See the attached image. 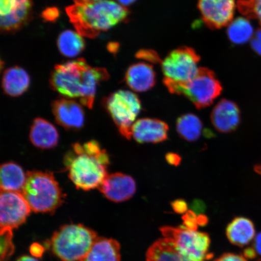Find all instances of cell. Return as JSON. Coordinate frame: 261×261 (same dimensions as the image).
Returning a JSON list of instances; mask_svg holds the SVG:
<instances>
[{
  "label": "cell",
  "mask_w": 261,
  "mask_h": 261,
  "mask_svg": "<svg viewBox=\"0 0 261 261\" xmlns=\"http://www.w3.org/2000/svg\"><path fill=\"white\" fill-rule=\"evenodd\" d=\"M52 110L57 122L67 129L78 130L83 128L85 122V113L79 103L71 99L55 100Z\"/></svg>",
  "instance_id": "obj_14"
},
{
  "label": "cell",
  "mask_w": 261,
  "mask_h": 261,
  "mask_svg": "<svg viewBox=\"0 0 261 261\" xmlns=\"http://www.w3.org/2000/svg\"><path fill=\"white\" fill-rule=\"evenodd\" d=\"M58 46L64 56L73 58L77 56L85 47V42L79 33L67 30L59 36Z\"/></svg>",
  "instance_id": "obj_24"
},
{
  "label": "cell",
  "mask_w": 261,
  "mask_h": 261,
  "mask_svg": "<svg viewBox=\"0 0 261 261\" xmlns=\"http://www.w3.org/2000/svg\"><path fill=\"white\" fill-rule=\"evenodd\" d=\"M155 73L152 65L146 63L133 64L126 71L127 85L136 92H145L155 84Z\"/></svg>",
  "instance_id": "obj_16"
},
{
  "label": "cell",
  "mask_w": 261,
  "mask_h": 261,
  "mask_svg": "<svg viewBox=\"0 0 261 261\" xmlns=\"http://www.w3.org/2000/svg\"><path fill=\"white\" fill-rule=\"evenodd\" d=\"M254 250L256 254L261 256V232L257 234L255 240H254Z\"/></svg>",
  "instance_id": "obj_38"
},
{
  "label": "cell",
  "mask_w": 261,
  "mask_h": 261,
  "mask_svg": "<svg viewBox=\"0 0 261 261\" xmlns=\"http://www.w3.org/2000/svg\"><path fill=\"white\" fill-rule=\"evenodd\" d=\"M227 35L232 43L245 44L252 40L254 35L253 28L247 18L239 17L228 25Z\"/></svg>",
  "instance_id": "obj_25"
},
{
  "label": "cell",
  "mask_w": 261,
  "mask_h": 261,
  "mask_svg": "<svg viewBox=\"0 0 261 261\" xmlns=\"http://www.w3.org/2000/svg\"><path fill=\"white\" fill-rule=\"evenodd\" d=\"M31 211V208L20 192L1 191V230H13L18 228L25 223Z\"/></svg>",
  "instance_id": "obj_10"
},
{
  "label": "cell",
  "mask_w": 261,
  "mask_h": 261,
  "mask_svg": "<svg viewBox=\"0 0 261 261\" xmlns=\"http://www.w3.org/2000/svg\"><path fill=\"white\" fill-rule=\"evenodd\" d=\"M176 130L179 137L188 142L197 141L203 133V124L194 114L188 113L179 117Z\"/></svg>",
  "instance_id": "obj_23"
},
{
  "label": "cell",
  "mask_w": 261,
  "mask_h": 261,
  "mask_svg": "<svg viewBox=\"0 0 261 261\" xmlns=\"http://www.w3.org/2000/svg\"><path fill=\"white\" fill-rule=\"evenodd\" d=\"M215 261H247L246 257L234 253H225Z\"/></svg>",
  "instance_id": "obj_36"
},
{
  "label": "cell",
  "mask_w": 261,
  "mask_h": 261,
  "mask_svg": "<svg viewBox=\"0 0 261 261\" xmlns=\"http://www.w3.org/2000/svg\"><path fill=\"white\" fill-rule=\"evenodd\" d=\"M87 1H89V2H96V1H99V0H87Z\"/></svg>",
  "instance_id": "obj_44"
},
{
  "label": "cell",
  "mask_w": 261,
  "mask_h": 261,
  "mask_svg": "<svg viewBox=\"0 0 261 261\" xmlns=\"http://www.w3.org/2000/svg\"><path fill=\"white\" fill-rule=\"evenodd\" d=\"M30 77L21 67H15L6 70L3 75V89L6 94L12 97L21 95L28 89Z\"/></svg>",
  "instance_id": "obj_21"
},
{
  "label": "cell",
  "mask_w": 261,
  "mask_h": 261,
  "mask_svg": "<svg viewBox=\"0 0 261 261\" xmlns=\"http://www.w3.org/2000/svg\"><path fill=\"white\" fill-rule=\"evenodd\" d=\"M146 261H191L182 256L165 238L156 241L146 254Z\"/></svg>",
  "instance_id": "obj_22"
},
{
  "label": "cell",
  "mask_w": 261,
  "mask_h": 261,
  "mask_svg": "<svg viewBox=\"0 0 261 261\" xmlns=\"http://www.w3.org/2000/svg\"><path fill=\"white\" fill-rule=\"evenodd\" d=\"M105 107L124 138L132 137V127L142 110L141 102L135 93L119 90L106 98Z\"/></svg>",
  "instance_id": "obj_8"
},
{
  "label": "cell",
  "mask_w": 261,
  "mask_h": 261,
  "mask_svg": "<svg viewBox=\"0 0 261 261\" xmlns=\"http://www.w3.org/2000/svg\"><path fill=\"white\" fill-rule=\"evenodd\" d=\"M257 261H261V259L259 260H257Z\"/></svg>",
  "instance_id": "obj_45"
},
{
  "label": "cell",
  "mask_w": 261,
  "mask_h": 261,
  "mask_svg": "<svg viewBox=\"0 0 261 261\" xmlns=\"http://www.w3.org/2000/svg\"><path fill=\"white\" fill-rule=\"evenodd\" d=\"M59 15H60V12H59L58 9L55 8H47L42 13V17H43L45 20L48 21L56 20Z\"/></svg>",
  "instance_id": "obj_35"
},
{
  "label": "cell",
  "mask_w": 261,
  "mask_h": 261,
  "mask_svg": "<svg viewBox=\"0 0 261 261\" xmlns=\"http://www.w3.org/2000/svg\"><path fill=\"white\" fill-rule=\"evenodd\" d=\"M212 125L218 132H234L241 123V112L237 104L227 99H221L211 114Z\"/></svg>",
  "instance_id": "obj_13"
},
{
  "label": "cell",
  "mask_w": 261,
  "mask_h": 261,
  "mask_svg": "<svg viewBox=\"0 0 261 261\" xmlns=\"http://www.w3.org/2000/svg\"><path fill=\"white\" fill-rule=\"evenodd\" d=\"M165 159L168 164L172 166H178L180 165L181 162L180 155L174 152L168 153L165 155Z\"/></svg>",
  "instance_id": "obj_37"
},
{
  "label": "cell",
  "mask_w": 261,
  "mask_h": 261,
  "mask_svg": "<svg viewBox=\"0 0 261 261\" xmlns=\"http://www.w3.org/2000/svg\"><path fill=\"white\" fill-rule=\"evenodd\" d=\"M256 256L255 251L253 248H248L244 252V256L246 258L253 259Z\"/></svg>",
  "instance_id": "obj_39"
},
{
  "label": "cell",
  "mask_w": 261,
  "mask_h": 261,
  "mask_svg": "<svg viewBox=\"0 0 261 261\" xmlns=\"http://www.w3.org/2000/svg\"><path fill=\"white\" fill-rule=\"evenodd\" d=\"M97 237L95 231L83 224H66L55 231L47 243L61 261H81Z\"/></svg>",
  "instance_id": "obj_4"
},
{
  "label": "cell",
  "mask_w": 261,
  "mask_h": 261,
  "mask_svg": "<svg viewBox=\"0 0 261 261\" xmlns=\"http://www.w3.org/2000/svg\"><path fill=\"white\" fill-rule=\"evenodd\" d=\"M254 171H255L257 174L261 175V165H257L254 167Z\"/></svg>",
  "instance_id": "obj_43"
},
{
  "label": "cell",
  "mask_w": 261,
  "mask_h": 261,
  "mask_svg": "<svg viewBox=\"0 0 261 261\" xmlns=\"http://www.w3.org/2000/svg\"><path fill=\"white\" fill-rule=\"evenodd\" d=\"M200 57L194 49L181 47L172 51L162 63L164 79L174 82H187L198 70Z\"/></svg>",
  "instance_id": "obj_9"
},
{
  "label": "cell",
  "mask_w": 261,
  "mask_h": 261,
  "mask_svg": "<svg viewBox=\"0 0 261 261\" xmlns=\"http://www.w3.org/2000/svg\"><path fill=\"white\" fill-rule=\"evenodd\" d=\"M32 3L6 16H1L2 30L12 32L18 30L29 21L31 15Z\"/></svg>",
  "instance_id": "obj_26"
},
{
  "label": "cell",
  "mask_w": 261,
  "mask_h": 261,
  "mask_svg": "<svg viewBox=\"0 0 261 261\" xmlns=\"http://www.w3.org/2000/svg\"><path fill=\"white\" fill-rule=\"evenodd\" d=\"M226 236L231 244L239 247L249 244L255 236L253 222L247 218L237 217L226 228Z\"/></svg>",
  "instance_id": "obj_19"
},
{
  "label": "cell",
  "mask_w": 261,
  "mask_h": 261,
  "mask_svg": "<svg viewBox=\"0 0 261 261\" xmlns=\"http://www.w3.org/2000/svg\"><path fill=\"white\" fill-rule=\"evenodd\" d=\"M29 251L33 257L35 258H41L44 253L45 248L40 244L34 243L29 248Z\"/></svg>",
  "instance_id": "obj_34"
},
{
  "label": "cell",
  "mask_w": 261,
  "mask_h": 261,
  "mask_svg": "<svg viewBox=\"0 0 261 261\" xmlns=\"http://www.w3.org/2000/svg\"><path fill=\"white\" fill-rule=\"evenodd\" d=\"M12 231L0 230V261H8L15 252Z\"/></svg>",
  "instance_id": "obj_28"
},
{
  "label": "cell",
  "mask_w": 261,
  "mask_h": 261,
  "mask_svg": "<svg viewBox=\"0 0 261 261\" xmlns=\"http://www.w3.org/2000/svg\"><path fill=\"white\" fill-rule=\"evenodd\" d=\"M172 210L177 214H184L188 211V204L184 199H177L171 203Z\"/></svg>",
  "instance_id": "obj_32"
},
{
  "label": "cell",
  "mask_w": 261,
  "mask_h": 261,
  "mask_svg": "<svg viewBox=\"0 0 261 261\" xmlns=\"http://www.w3.org/2000/svg\"><path fill=\"white\" fill-rule=\"evenodd\" d=\"M136 0H117V3H119V4L123 6H129L130 5H132L133 3H135Z\"/></svg>",
  "instance_id": "obj_42"
},
{
  "label": "cell",
  "mask_w": 261,
  "mask_h": 261,
  "mask_svg": "<svg viewBox=\"0 0 261 261\" xmlns=\"http://www.w3.org/2000/svg\"><path fill=\"white\" fill-rule=\"evenodd\" d=\"M197 217L194 211H188L182 216L184 224L182 227L191 230H197L198 226Z\"/></svg>",
  "instance_id": "obj_30"
},
{
  "label": "cell",
  "mask_w": 261,
  "mask_h": 261,
  "mask_svg": "<svg viewBox=\"0 0 261 261\" xmlns=\"http://www.w3.org/2000/svg\"><path fill=\"white\" fill-rule=\"evenodd\" d=\"M237 7L245 18L254 19L261 25V0H238Z\"/></svg>",
  "instance_id": "obj_27"
},
{
  "label": "cell",
  "mask_w": 261,
  "mask_h": 261,
  "mask_svg": "<svg viewBox=\"0 0 261 261\" xmlns=\"http://www.w3.org/2000/svg\"><path fill=\"white\" fill-rule=\"evenodd\" d=\"M202 19L208 28L220 29L233 21L236 0H198Z\"/></svg>",
  "instance_id": "obj_11"
},
{
  "label": "cell",
  "mask_w": 261,
  "mask_h": 261,
  "mask_svg": "<svg viewBox=\"0 0 261 261\" xmlns=\"http://www.w3.org/2000/svg\"><path fill=\"white\" fill-rule=\"evenodd\" d=\"M197 221L198 226H205V224H207L208 223V218L205 215L200 214L197 217Z\"/></svg>",
  "instance_id": "obj_40"
},
{
  "label": "cell",
  "mask_w": 261,
  "mask_h": 261,
  "mask_svg": "<svg viewBox=\"0 0 261 261\" xmlns=\"http://www.w3.org/2000/svg\"><path fill=\"white\" fill-rule=\"evenodd\" d=\"M29 138L32 144L42 149L54 148L59 141V134L56 128L47 120L37 118L33 122Z\"/></svg>",
  "instance_id": "obj_17"
},
{
  "label": "cell",
  "mask_w": 261,
  "mask_h": 261,
  "mask_svg": "<svg viewBox=\"0 0 261 261\" xmlns=\"http://www.w3.org/2000/svg\"><path fill=\"white\" fill-rule=\"evenodd\" d=\"M109 200L120 203L129 200L136 192V182L132 177L122 173L108 174L99 188Z\"/></svg>",
  "instance_id": "obj_12"
},
{
  "label": "cell",
  "mask_w": 261,
  "mask_h": 261,
  "mask_svg": "<svg viewBox=\"0 0 261 261\" xmlns=\"http://www.w3.org/2000/svg\"><path fill=\"white\" fill-rule=\"evenodd\" d=\"M16 261H39L37 258L34 257H32L28 255H24L19 257V258Z\"/></svg>",
  "instance_id": "obj_41"
},
{
  "label": "cell",
  "mask_w": 261,
  "mask_h": 261,
  "mask_svg": "<svg viewBox=\"0 0 261 261\" xmlns=\"http://www.w3.org/2000/svg\"><path fill=\"white\" fill-rule=\"evenodd\" d=\"M66 11L77 32L90 38H96L101 32L125 20L129 15L125 6L113 0H74V4Z\"/></svg>",
  "instance_id": "obj_3"
},
{
  "label": "cell",
  "mask_w": 261,
  "mask_h": 261,
  "mask_svg": "<svg viewBox=\"0 0 261 261\" xmlns=\"http://www.w3.org/2000/svg\"><path fill=\"white\" fill-rule=\"evenodd\" d=\"M0 177L1 191L21 193L27 179V174L16 163L8 162L1 166Z\"/></svg>",
  "instance_id": "obj_20"
},
{
  "label": "cell",
  "mask_w": 261,
  "mask_h": 261,
  "mask_svg": "<svg viewBox=\"0 0 261 261\" xmlns=\"http://www.w3.org/2000/svg\"><path fill=\"white\" fill-rule=\"evenodd\" d=\"M68 177L77 189L99 188L108 175L110 158L96 140L74 143L64 158Z\"/></svg>",
  "instance_id": "obj_2"
},
{
  "label": "cell",
  "mask_w": 261,
  "mask_h": 261,
  "mask_svg": "<svg viewBox=\"0 0 261 261\" xmlns=\"http://www.w3.org/2000/svg\"><path fill=\"white\" fill-rule=\"evenodd\" d=\"M160 230L163 238L170 241L176 250L186 259L205 261L212 258V254L210 253L211 239L207 233L182 226H163Z\"/></svg>",
  "instance_id": "obj_7"
},
{
  "label": "cell",
  "mask_w": 261,
  "mask_h": 261,
  "mask_svg": "<svg viewBox=\"0 0 261 261\" xmlns=\"http://www.w3.org/2000/svg\"><path fill=\"white\" fill-rule=\"evenodd\" d=\"M21 194L36 213H53L63 202L60 186L48 172H28Z\"/></svg>",
  "instance_id": "obj_5"
},
{
  "label": "cell",
  "mask_w": 261,
  "mask_h": 261,
  "mask_svg": "<svg viewBox=\"0 0 261 261\" xmlns=\"http://www.w3.org/2000/svg\"><path fill=\"white\" fill-rule=\"evenodd\" d=\"M169 126L161 120L143 118L132 127V137L139 143H159L168 139Z\"/></svg>",
  "instance_id": "obj_15"
},
{
  "label": "cell",
  "mask_w": 261,
  "mask_h": 261,
  "mask_svg": "<svg viewBox=\"0 0 261 261\" xmlns=\"http://www.w3.org/2000/svg\"><path fill=\"white\" fill-rule=\"evenodd\" d=\"M163 83L169 92L187 97L198 110L211 106L223 90L214 71L204 67L199 68L188 81L179 83L164 79Z\"/></svg>",
  "instance_id": "obj_6"
},
{
  "label": "cell",
  "mask_w": 261,
  "mask_h": 261,
  "mask_svg": "<svg viewBox=\"0 0 261 261\" xmlns=\"http://www.w3.org/2000/svg\"><path fill=\"white\" fill-rule=\"evenodd\" d=\"M251 47L255 53L261 56V28L257 30L251 40Z\"/></svg>",
  "instance_id": "obj_33"
},
{
  "label": "cell",
  "mask_w": 261,
  "mask_h": 261,
  "mask_svg": "<svg viewBox=\"0 0 261 261\" xmlns=\"http://www.w3.org/2000/svg\"><path fill=\"white\" fill-rule=\"evenodd\" d=\"M31 3V0H0V16L7 15Z\"/></svg>",
  "instance_id": "obj_29"
},
{
  "label": "cell",
  "mask_w": 261,
  "mask_h": 261,
  "mask_svg": "<svg viewBox=\"0 0 261 261\" xmlns=\"http://www.w3.org/2000/svg\"><path fill=\"white\" fill-rule=\"evenodd\" d=\"M109 77L105 68L91 67L84 59H79L57 65L50 84L62 96L78 99L83 106L91 109L97 85Z\"/></svg>",
  "instance_id": "obj_1"
},
{
  "label": "cell",
  "mask_w": 261,
  "mask_h": 261,
  "mask_svg": "<svg viewBox=\"0 0 261 261\" xmlns=\"http://www.w3.org/2000/svg\"><path fill=\"white\" fill-rule=\"evenodd\" d=\"M81 261H121L120 245L113 238L97 237Z\"/></svg>",
  "instance_id": "obj_18"
},
{
  "label": "cell",
  "mask_w": 261,
  "mask_h": 261,
  "mask_svg": "<svg viewBox=\"0 0 261 261\" xmlns=\"http://www.w3.org/2000/svg\"><path fill=\"white\" fill-rule=\"evenodd\" d=\"M136 57L140 59H142L150 63H159L160 58L158 54L154 51L151 50H141L136 54Z\"/></svg>",
  "instance_id": "obj_31"
}]
</instances>
